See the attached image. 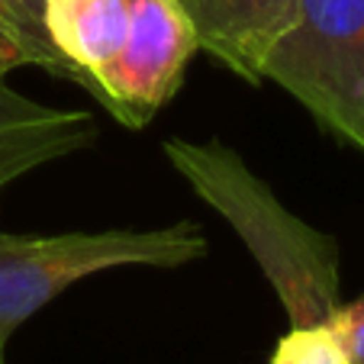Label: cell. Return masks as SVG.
<instances>
[{"label":"cell","instance_id":"8992f818","mask_svg":"<svg viewBox=\"0 0 364 364\" xmlns=\"http://www.w3.org/2000/svg\"><path fill=\"white\" fill-rule=\"evenodd\" d=\"M94 142L97 123L87 110L48 107L0 81V191Z\"/></svg>","mask_w":364,"mask_h":364},{"label":"cell","instance_id":"277c9868","mask_svg":"<svg viewBox=\"0 0 364 364\" xmlns=\"http://www.w3.org/2000/svg\"><path fill=\"white\" fill-rule=\"evenodd\" d=\"M197 52V36L178 0H139L129 39L94 81L90 97L123 126L142 129L174 100Z\"/></svg>","mask_w":364,"mask_h":364},{"label":"cell","instance_id":"ba28073f","mask_svg":"<svg viewBox=\"0 0 364 364\" xmlns=\"http://www.w3.org/2000/svg\"><path fill=\"white\" fill-rule=\"evenodd\" d=\"M0 26L26 48L36 68L75 84L68 65L58 58V52L46 36V0H0Z\"/></svg>","mask_w":364,"mask_h":364},{"label":"cell","instance_id":"8fae6325","mask_svg":"<svg viewBox=\"0 0 364 364\" xmlns=\"http://www.w3.org/2000/svg\"><path fill=\"white\" fill-rule=\"evenodd\" d=\"M33 58L26 55V48L7 33V29L0 26V81L10 75V71H20V68H29Z\"/></svg>","mask_w":364,"mask_h":364},{"label":"cell","instance_id":"30bf717a","mask_svg":"<svg viewBox=\"0 0 364 364\" xmlns=\"http://www.w3.org/2000/svg\"><path fill=\"white\" fill-rule=\"evenodd\" d=\"M336 329L342 336L348 364H364V296L355 303H342L336 316Z\"/></svg>","mask_w":364,"mask_h":364},{"label":"cell","instance_id":"3957f363","mask_svg":"<svg viewBox=\"0 0 364 364\" xmlns=\"http://www.w3.org/2000/svg\"><path fill=\"white\" fill-rule=\"evenodd\" d=\"M264 81L364 151V0H296L294 23L264 62Z\"/></svg>","mask_w":364,"mask_h":364},{"label":"cell","instance_id":"6da1fadb","mask_svg":"<svg viewBox=\"0 0 364 364\" xmlns=\"http://www.w3.org/2000/svg\"><path fill=\"white\" fill-rule=\"evenodd\" d=\"M165 159L248 248L274 287L290 329L332 326L342 309V264L326 232L287 210L277 193L220 139H168Z\"/></svg>","mask_w":364,"mask_h":364},{"label":"cell","instance_id":"7a4b0ae2","mask_svg":"<svg viewBox=\"0 0 364 364\" xmlns=\"http://www.w3.org/2000/svg\"><path fill=\"white\" fill-rule=\"evenodd\" d=\"M210 252L197 223L161 229H100V232L16 235L0 229V358L26 319L77 281L119 268L174 271L203 262Z\"/></svg>","mask_w":364,"mask_h":364},{"label":"cell","instance_id":"5b68a950","mask_svg":"<svg viewBox=\"0 0 364 364\" xmlns=\"http://www.w3.org/2000/svg\"><path fill=\"white\" fill-rule=\"evenodd\" d=\"M200 52L242 77L264 84V62L290 29L296 0H178Z\"/></svg>","mask_w":364,"mask_h":364},{"label":"cell","instance_id":"9c48e42d","mask_svg":"<svg viewBox=\"0 0 364 364\" xmlns=\"http://www.w3.org/2000/svg\"><path fill=\"white\" fill-rule=\"evenodd\" d=\"M268 364H348L336 323L319 329H290Z\"/></svg>","mask_w":364,"mask_h":364},{"label":"cell","instance_id":"52a82bcc","mask_svg":"<svg viewBox=\"0 0 364 364\" xmlns=\"http://www.w3.org/2000/svg\"><path fill=\"white\" fill-rule=\"evenodd\" d=\"M136 7L139 0H46L48 42L87 94L103 68L119 58L132 33Z\"/></svg>","mask_w":364,"mask_h":364},{"label":"cell","instance_id":"7c38bea8","mask_svg":"<svg viewBox=\"0 0 364 364\" xmlns=\"http://www.w3.org/2000/svg\"><path fill=\"white\" fill-rule=\"evenodd\" d=\"M0 364H7V361H4V358H0Z\"/></svg>","mask_w":364,"mask_h":364}]
</instances>
